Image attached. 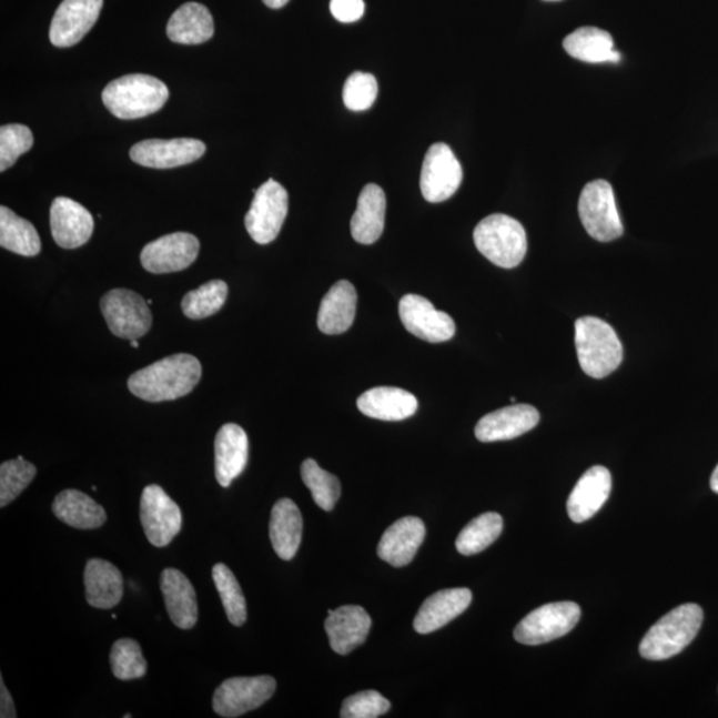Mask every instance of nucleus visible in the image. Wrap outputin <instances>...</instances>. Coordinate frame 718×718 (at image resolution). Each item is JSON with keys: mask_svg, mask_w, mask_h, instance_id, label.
<instances>
[{"mask_svg": "<svg viewBox=\"0 0 718 718\" xmlns=\"http://www.w3.org/2000/svg\"><path fill=\"white\" fill-rule=\"evenodd\" d=\"M201 364L191 354H174L154 362L129 380V388L146 402L173 401L190 394L201 380Z\"/></svg>", "mask_w": 718, "mask_h": 718, "instance_id": "1", "label": "nucleus"}, {"mask_svg": "<svg viewBox=\"0 0 718 718\" xmlns=\"http://www.w3.org/2000/svg\"><path fill=\"white\" fill-rule=\"evenodd\" d=\"M170 98L168 87L158 78L132 73L112 82L103 91V103L113 117L135 120L163 109Z\"/></svg>", "mask_w": 718, "mask_h": 718, "instance_id": "2", "label": "nucleus"}, {"mask_svg": "<svg viewBox=\"0 0 718 718\" xmlns=\"http://www.w3.org/2000/svg\"><path fill=\"white\" fill-rule=\"evenodd\" d=\"M704 613L697 604H682L663 616L640 643L644 659L660 661L679 655L695 640L702 626Z\"/></svg>", "mask_w": 718, "mask_h": 718, "instance_id": "3", "label": "nucleus"}, {"mask_svg": "<svg viewBox=\"0 0 718 718\" xmlns=\"http://www.w3.org/2000/svg\"><path fill=\"white\" fill-rule=\"evenodd\" d=\"M575 345L579 364L589 377L606 378L621 364V342L606 321L597 317L577 320Z\"/></svg>", "mask_w": 718, "mask_h": 718, "instance_id": "4", "label": "nucleus"}, {"mask_svg": "<svg viewBox=\"0 0 718 718\" xmlns=\"http://www.w3.org/2000/svg\"><path fill=\"white\" fill-rule=\"evenodd\" d=\"M478 251L496 266L513 270L526 257L527 234L518 220L506 214L483 219L474 231Z\"/></svg>", "mask_w": 718, "mask_h": 718, "instance_id": "5", "label": "nucleus"}, {"mask_svg": "<svg viewBox=\"0 0 718 718\" xmlns=\"http://www.w3.org/2000/svg\"><path fill=\"white\" fill-rule=\"evenodd\" d=\"M579 216L589 236L600 243L623 236L624 226L617 212L614 188L606 180L590 181L583 188Z\"/></svg>", "mask_w": 718, "mask_h": 718, "instance_id": "6", "label": "nucleus"}, {"mask_svg": "<svg viewBox=\"0 0 718 718\" xmlns=\"http://www.w3.org/2000/svg\"><path fill=\"white\" fill-rule=\"evenodd\" d=\"M582 609L573 601L549 603L528 614L514 630L515 640L540 646L565 636L576 627Z\"/></svg>", "mask_w": 718, "mask_h": 718, "instance_id": "7", "label": "nucleus"}, {"mask_svg": "<svg viewBox=\"0 0 718 718\" xmlns=\"http://www.w3.org/2000/svg\"><path fill=\"white\" fill-rule=\"evenodd\" d=\"M100 309L112 334L123 340L142 338L152 326V313L142 295L113 289L103 295Z\"/></svg>", "mask_w": 718, "mask_h": 718, "instance_id": "8", "label": "nucleus"}, {"mask_svg": "<svg viewBox=\"0 0 718 718\" xmlns=\"http://www.w3.org/2000/svg\"><path fill=\"white\" fill-rule=\"evenodd\" d=\"M289 196L276 180H267L254 192L251 210L245 216V227L257 244L266 245L276 240L287 214Z\"/></svg>", "mask_w": 718, "mask_h": 718, "instance_id": "9", "label": "nucleus"}, {"mask_svg": "<svg viewBox=\"0 0 718 718\" xmlns=\"http://www.w3.org/2000/svg\"><path fill=\"white\" fill-rule=\"evenodd\" d=\"M277 682L272 676L233 677L213 695V710L221 717L234 718L263 707L276 692Z\"/></svg>", "mask_w": 718, "mask_h": 718, "instance_id": "10", "label": "nucleus"}, {"mask_svg": "<svg viewBox=\"0 0 718 718\" xmlns=\"http://www.w3.org/2000/svg\"><path fill=\"white\" fill-rule=\"evenodd\" d=\"M140 520L146 539L154 547L170 545L183 526V515L176 502L158 485L144 488L140 500Z\"/></svg>", "mask_w": 718, "mask_h": 718, "instance_id": "11", "label": "nucleus"}, {"mask_svg": "<svg viewBox=\"0 0 718 718\" xmlns=\"http://www.w3.org/2000/svg\"><path fill=\"white\" fill-rule=\"evenodd\" d=\"M462 180V165L452 148L445 143L428 148L421 171V191L428 203H442L454 196Z\"/></svg>", "mask_w": 718, "mask_h": 718, "instance_id": "12", "label": "nucleus"}, {"mask_svg": "<svg viewBox=\"0 0 718 718\" xmlns=\"http://www.w3.org/2000/svg\"><path fill=\"white\" fill-rule=\"evenodd\" d=\"M200 241L191 233L176 232L144 246L142 265L146 272L165 274L186 270L196 261Z\"/></svg>", "mask_w": 718, "mask_h": 718, "instance_id": "13", "label": "nucleus"}, {"mask_svg": "<svg viewBox=\"0 0 718 718\" xmlns=\"http://www.w3.org/2000/svg\"><path fill=\"white\" fill-rule=\"evenodd\" d=\"M400 317L408 333L432 344L449 341L455 335L454 320L418 294H406L400 301Z\"/></svg>", "mask_w": 718, "mask_h": 718, "instance_id": "14", "label": "nucleus"}, {"mask_svg": "<svg viewBox=\"0 0 718 718\" xmlns=\"http://www.w3.org/2000/svg\"><path fill=\"white\" fill-rule=\"evenodd\" d=\"M103 0H63L52 18L51 43L59 49L75 45L98 22Z\"/></svg>", "mask_w": 718, "mask_h": 718, "instance_id": "15", "label": "nucleus"}, {"mask_svg": "<svg viewBox=\"0 0 718 718\" xmlns=\"http://www.w3.org/2000/svg\"><path fill=\"white\" fill-rule=\"evenodd\" d=\"M206 151L196 139L144 140L131 148L130 156L136 164L154 170H170L193 163Z\"/></svg>", "mask_w": 718, "mask_h": 718, "instance_id": "16", "label": "nucleus"}, {"mask_svg": "<svg viewBox=\"0 0 718 718\" xmlns=\"http://www.w3.org/2000/svg\"><path fill=\"white\" fill-rule=\"evenodd\" d=\"M50 225L53 240L64 250H77L89 243L93 233L92 214L69 198L52 201Z\"/></svg>", "mask_w": 718, "mask_h": 718, "instance_id": "17", "label": "nucleus"}, {"mask_svg": "<svg viewBox=\"0 0 718 718\" xmlns=\"http://www.w3.org/2000/svg\"><path fill=\"white\" fill-rule=\"evenodd\" d=\"M325 630L335 654L345 656L358 648L367 639L372 628V617L360 606H342L328 609Z\"/></svg>", "mask_w": 718, "mask_h": 718, "instance_id": "18", "label": "nucleus"}, {"mask_svg": "<svg viewBox=\"0 0 718 718\" xmlns=\"http://www.w3.org/2000/svg\"><path fill=\"white\" fill-rule=\"evenodd\" d=\"M250 459V439L243 427L226 424L220 428L214 441V467L221 487H230L241 474Z\"/></svg>", "mask_w": 718, "mask_h": 718, "instance_id": "19", "label": "nucleus"}, {"mask_svg": "<svg viewBox=\"0 0 718 718\" xmlns=\"http://www.w3.org/2000/svg\"><path fill=\"white\" fill-rule=\"evenodd\" d=\"M540 414L534 406L514 405L485 415L475 427L481 442H499L518 438L539 424Z\"/></svg>", "mask_w": 718, "mask_h": 718, "instance_id": "20", "label": "nucleus"}, {"mask_svg": "<svg viewBox=\"0 0 718 718\" xmlns=\"http://www.w3.org/2000/svg\"><path fill=\"white\" fill-rule=\"evenodd\" d=\"M613 489V476L609 469L594 466L582 476L567 502L569 519L575 523L587 522L606 505Z\"/></svg>", "mask_w": 718, "mask_h": 718, "instance_id": "21", "label": "nucleus"}, {"mask_svg": "<svg viewBox=\"0 0 718 718\" xmlns=\"http://www.w3.org/2000/svg\"><path fill=\"white\" fill-rule=\"evenodd\" d=\"M424 522L415 516H406L388 527L378 545V556L393 567L411 565L425 540Z\"/></svg>", "mask_w": 718, "mask_h": 718, "instance_id": "22", "label": "nucleus"}, {"mask_svg": "<svg viewBox=\"0 0 718 718\" xmlns=\"http://www.w3.org/2000/svg\"><path fill=\"white\" fill-rule=\"evenodd\" d=\"M472 600L473 594L468 588L442 589L422 604L414 619V629L421 635L435 633L465 613Z\"/></svg>", "mask_w": 718, "mask_h": 718, "instance_id": "23", "label": "nucleus"}, {"mask_svg": "<svg viewBox=\"0 0 718 718\" xmlns=\"http://www.w3.org/2000/svg\"><path fill=\"white\" fill-rule=\"evenodd\" d=\"M166 613L180 629H192L199 620L198 595L192 583L176 568H165L160 579Z\"/></svg>", "mask_w": 718, "mask_h": 718, "instance_id": "24", "label": "nucleus"}, {"mask_svg": "<svg viewBox=\"0 0 718 718\" xmlns=\"http://www.w3.org/2000/svg\"><path fill=\"white\" fill-rule=\"evenodd\" d=\"M357 406L368 418L398 422L417 413L418 401L398 387H374L361 395Z\"/></svg>", "mask_w": 718, "mask_h": 718, "instance_id": "25", "label": "nucleus"}, {"mask_svg": "<svg viewBox=\"0 0 718 718\" xmlns=\"http://www.w3.org/2000/svg\"><path fill=\"white\" fill-rule=\"evenodd\" d=\"M85 599L93 608L111 609L122 600L124 580L117 566L103 559H91L84 569Z\"/></svg>", "mask_w": 718, "mask_h": 718, "instance_id": "26", "label": "nucleus"}, {"mask_svg": "<svg viewBox=\"0 0 718 718\" xmlns=\"http://www.w3.org/2000/svg\"><path fill=\"white\" fill-rule=\"evenodd\" d=\"M358 295L348 281L335 283L321 302L318 327L328 335L342 334L352 327L357 312Z\"/></svg>", "mask_w": 718, "mask_h": 718, "instance_id": "27", "label": "nucleus"}, {"mask_svg": "<svg viewBox=\"0 0 718 718\" xmlns=\"http://www.w3.org/2000/svg\"><path fill=\"white\" fill-rule=\"evenodd\" d=\"M386 196L384 190L367 184L362 190L357 211L352 218V236L357 243L372 245L380 240L385 227Z\"/></svg>", "mask_w": 718, "mask_h": 718, "instance_id": "28", "label": "nucleus"}, {"mask_svg": "<svg viewBox=\"0 0 718 718\" xmlns=\"http://www.w3.org/2000/svg\"><path fill=\"white\" fill-rule=\"evenodd\" d=\"M304 520L300 508L291 499H280L272 509L270 536L274 552L283 560H292L297 554Z\"/></svg>", "mask_w": 718, "mask_h": 718, "instance_id": "29", "label": "nucleus"}, {"mask_svg": "<svg viewBox=\"0 0 718 718\" xmlns=\"http://www.w3.org/2000/svg\"><path fill=\"white\" fill-rule=\"evenodd\" d=\"M212 13L200 3H185L180 7L166 26V36L178 44L194 45L208 42L213 37Z\"/></svg>", "mask_w": 718, "mask_h": 718, "instance_id": "30", "label": "nucleus"}, {"mask_svg": "<svg viewBox=\"0 0 718 718\" xmlns=\"http://www.w3.org/2000/svg\"><path fill=\"white\" fill-rule=\"evenodd\" d=\"M563 47L569 57L586 63H619L621 60L620 52L615 50L614 38L597 27H580L563 40Z\"/></svg>", "mask_w": 718, "mask_h": 718, "instance_id": "31", "label": "nucleus"}, {"mask_svg": "<svg viewBox=\"0 0 718 718\" xmlns=\"http://www.w3.org/2000/svg\"><path fill=\"white\" fill-rule=\"evenodd\" d=\"M52 513L67 526L95 529L107 520L104 508L79 489H64L52 503Z\"/></svg>", "mask_w": 718, "mask_h": 718, "instance_id": "32", "label": "nucleus"}, {"mask_svg": "<svg viewBox=\"0 0 718 718\" xmlns=\"http://www.w3.org/2000/svg\"><path fill=\"white\" fill-rule=\"evenodd\" d=\"M0 245L24 257L38 256L42 250L36 226L7 206H0Z\"/></svg>", "mask_w": 718, "mask_h": 718, "instance_id": "33", "label": "nucleus"}, {"mask_svg": "<svg viewBox=\"0 0 718 718\" xmlns=\"http://www.w3.org/2000/svg\"><path fill=\"white\" fill-rule=\"evenodd\" d=\"M503 532V518L496 513L478 516L462 529L455 546L465 556L479 554L493 545Z\"/></svg>", "mask_w": 718, "mask_h": 718, "instance_id": "34", "label": "nucleus"}, {"mask_svg": "<svg viewBox=\"0 0 718 718\" xmlns=\"http://www.w3.org/2000/svg\"><path fill=\"white\" fill-rule=\"evenodd\" d=\"M226 297L227 285L224 281L213 280L201 285L196 291L186 293L181 302V309L188 318L204 320L221 311Z\"/></svg>", "mask_w": 718, "mask_h": 718, "instance_id": "35", "label": "nucleus"}, {"mask_svg": "<svg viewBox=\"0 0 718 718\" xmlns=\"http://www.w3.org/2000/svg\"><path fill=\"white\" fill-rule=\"evenodd\" d=\"M214 586H216L221 601L230 620L234 627H241L246 621V601L236 576L233 575L230 567L219 563L212 568Z\"/></svg>", "mask_w": 718, "mask_h": 718, "instance_id": "36", "label": "nucleus"}, {"mask_svg": "<svg viewBox=\"0 0 718 718\" xmlns=\"http://www.w3.org/2000/svg\"><path fill=\"white\" fill-rule=\"evenodd\" d=\"M301 476L305 486L311 489L315 505L324 512H332L341 496V483L337 476L322 469L314 459L302 463Z\"/></svg>", "mask_w": 718, "mask_h": 718, "instance_id": "37", "label": "nucleus"}, {"mask_svg": "<svg viewBox=\"0 0 718 718\" xmlns=\"http://www.w3.org/2000/svg\"><path fill=\"white\" fill-rule=\"evenodd\" d=\"M37 473V467L24 461L23 456L3 462L0 466V507L4 508L16 500L29 487Z\"/></svg>", "mask_w": 718, "mask_h": 718, "instance_id": "38", "label": "nucleus"}, {"mask_svg": "<svg viewBox=\"0 0 718 718\" xmlns=\"http://www.w3.org/2000/svg\"><path fill=\"white\" fill-rule=\"evenodd\" d=\"M110 661L112 673L119 680L142 679L146 674V661L136 640L120 639L113 644Z\"/></svg>", "mask_w": 718, "mask_h": 718, "instance_id": "39", "label": "nucleus"}, {"mask_svg": "<svg viewBox=\"0 0 718 718\" xmlns=\"http://www.w3.org/2000/svg\"><path fill=\"white\" fill-rule=\"evenodd\" d=\"M33 144L32 132L23 124H7L0 129V171L4 172L16 164Z\"/></svg>", "mask_w": 718, "mask_h": 718, "instance_id": "40", "label": "nucleus"}, {"mask_svg": "<svg viewBox=\"0 0 718 718\" xmlns=\"http://www.w3.org/2000/svg\"><path fill=\"white\" fill-rule=\"evenodd\" d=\"M378 97V83L372 73L354 72L344 85V103L354 112L366 111Z\"/></svg>", "mask_w": 718, "mask_h": 718, "instance_id": "41", "label": "nucleus"}, {"mask_svg": "<svg viewBox=\"0 0 718 718\" xmlns=\"http://www.w3.org/2000/svg\"><path fill=\"white\" fill-rule=\"evenodd\" d=\"M392 708L391 701L377 690H364L355 694L342 704V718H377L384 716Z\"/></svg>", "mask_w": 718, "mask_h": 718, "instance_id": "42", "label": "nucleus"}, {"mask_svg": "<svg viewBox=\"0 0 718 718\" xmlns=\"http://www.w3.org/2000/svg\"><path fill=\"white\" fill-rule=\"evenodd\" d=\"M331 11L341 23L357 22L365 13L364 0H332Z\"/></svg>", "mask_w": 718, "mask_h": 718, "instance_id": "43", "label": "nucleus"}, {"mask_svg": "<svg viewBox=\"0 0 718 718\" xmlns=\"http://www.w3.org/2000/svg\"><path fill=\"white\" fill-rule=\"evenodd\" d=\"M17 716L16 704H13L9 689L6 688L3 677H0V717L16 718Z\"/></svg>", "mask_w": 718, "mask_h": 718, "instance_id": "44", "label": "nucleus"}, {"mask_svg": "<svg viewBox=\"0 0 718 718\" xmlns=\"http://www.w3.org/2000/svg\"><path fill=\"white\" fill-rule=\"evenodd\" d=\"M263 2L270 7V9H283L291 0H263Z\"/></svg>", "mask_w": 718, "mask_h": 718, "instance_id": "45", "label": "nucleus"}, {"mask_svg": "<svg viewBox=\"0 0 718 718\" xmlns=\"http://www.w3.org/2000/svg\"><path fill=\"white\" fill-rule=\"evenodd\" d=\"M710 487H712L714 492L718 494V466L715 468L712 478H710Z\"/></svg>", "mask_w": 718, "mask_h": 718, "instance_id": "46", "label": "nucleus"}, {"mask_svg": "<svg viewBox=\"0 0 718 718\" xmlns=\"http://www.w3.org/2000/svg\"><path fill=\"white\" fill-rule=\"evenodd\" d=\"M130 342H131V346H132V347H139V342H138V340H132V341H130Z\"/></svg>", "mask_w": 718, "mask_h": 718, "instance_id": "47", "label": "nucleus"}, {"mask_svg": "<svg viewBox=\"0 0 718 718\" xmlns=\"http://www.w3.org/2000/svg\"><path fill=\"white\" fill-rule=\"evenodd\" d=\"M546 2H559V0H546Z\"/></svg>", "mask_w": 718, "mask_h": 718, "instance_id": "48", "label": "nucleus"}]
</instances>
